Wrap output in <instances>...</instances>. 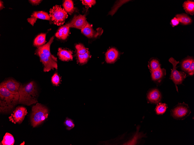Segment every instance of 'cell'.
<instances>
[{"mask_svg":"<svg viewBox=\"0 0 194 145\" xmlns=\"http://www.w3.org/2000/svg\"><path fill=\"white\" fill-rule=\"evenodd\" d=\"M81 32L88 38L96 37L100 34L98 32L94 31L88 22L85 27L81 30Z\"/></svg>","mask_w":194,"mask_h":145,"instance_id":"2e32d148","label":"cell"},{"mask_svg":"<svg viewBox=\"0 0 194 145\" xmlns=\"http://www.w3.org/2000/svg\"><path fill=\"white\" fill-rule=\"evenodd\" d=\"M179 22V20L176 17L174 18L171 21V24L173 27L177 25Z\"/></svg>","mask_w":194,"mask_h":145,"instance_id":"1f68e13d","label":"cell"},{"mask_svg":"<svg viewBox=\"0 0 194 145\" xmlns=\"http://www.w3.org/2000/svg\"><path fill=\"white\" fill-rule=\"evenodd\" d=\"M29 1L32 5H36L39 4L42 1L39 0H29Z\"/></svg>","mask_w":194,"mask_h":145,"instance_id":"d6a6232c","label":"cell"},{"mask_svg":"<svg viewBox=\"0 0 194 145\" xmlns=\"http://www.w3.org/2000/svg\"><path fill=\"white\" fill-rule=\"evenodd\" d=\"M46 35L45 33H41L38 35L34 40V46L38 47L44 45L46 42Z\"/></svg>","mask_w":194,"mask_h":145,"instance_id":"e0dca14e","label":"cell"},{"mask_svg":"<svg viewBox=\"0 0 194 145\" xmlns=\"http://www.w3.org/2000/svg\"><path fill=\"white\" fill-rule=\"evenodd\" d=\"M81 1L83 5H85L88 8L91 7L92 5H94L96 3V1L94 0H82Z\"/></svg>","mask_w":194,"mask_h":145,"instance_id":"f546056e","label":"cell"},{"mask_svg":"<svg viewBox=\"0 0 194 145\" xmlns=\"http://www.w3.org/2000/svg\"><path fill=\"white\" fill-rule=\"evenodd\" d=\"M152 78L153 81L160 82L166 75V70L161 68L151 72Z\"/></svg>","mask_w":194,"mask_h":145,"instance_id":"9a60e30c","label":"cell"},{"mask_svg":"<svg viewBox=\"0 0 194 145\" xmlns=\"http://www.w3.org/2000/svg\"><path fill=\"white\" fill-rule=\"evenodd\" d=\"M90 56L89 52L88 50L85 54H78V61L81 64L86 63Z\"/></svg>","mask_w":194,"mask_h":145,"instance_id":"d4e9b609","label":"cell"},{"mask_svg":"<svg viewBox=\"0 0 194 145\" xmlns=\"http://www.w3.org/2000/svg\"><path fill=\"white\" fill-rule=\"evenodd\" d=\"M187 72L190 75H193L194 73V61L192 62Z\"/></svg>","mask_w":194,"mask_h":145,"instance_id":"4dcf8cb0","label":"cell"},{"mask_svg":"<svg viewBox=\"0 0 194 145\" xmlns=\"http://www.w3.org/2000/svg\"><path fill=\"white\" fill-rule=\"evenodd\" d=\"M149 68L151 72L160 68V65L159 61L156 59H152L149 63Z\"/></svg>","mask_w":194,"mask_h":145,"instance_id":"7402d4cb","label":"cell"},{"mask_svg":"<svg viewBox=\"0 0 194 145\" xmlns=\"http://www.w3.org/2000/svg\"><path fill=\"white\" fill-rule=\"evenodd\" d=\"M171 115L177 120H183L188 117L191 113L188 104L183 102L179 103L170 111Z\"/></svg>","mask_w":194,"mask_h":145,"instance_id":"8992f818","label":"cell"},{"mask_svg":"<svg viewBox=\"0 0 194 145\" xmlns=\"http://www.w3.org/2000/svg\"><path fill=\"white\" fill-rule=\"evenodd\" d=\"M169 61L173 65V69H171V71L170 78L175 83L177 90L178 91L177 85L182 83L186 77V75L184 72L179 71L177 70L176 66L179 63V61H177L173 57L170 58Z\"/></svg>","mask_w":194,"mask_h":145,"instance_id":"52a82bcc","label":"cell"},{"mask_svg":"<svg viewBox=\"0 0 194 145\" xmlns=\"http://www.w3.org/2000/svg\"><path fill=\"white\" fill-rule=\"evenodd\" d=\"M64 124L67 127V129L70 130L73 128L75 126L73 121L70 119L67 118L65 120Z\"/></svg>","mask_w":194,"mask_h":145,"instance_id":"4316f807","label":"cell"},{"mask_svg":"<svg viewBox=\"0 0 194 145\" xmlns=\"http://www.w3.org/2000/svg\"><path fill=\"white\" fill-rule=\"evenodd\" d=\"M119 55L118 51L114 48H112L108 50L105 53V60L107 63L114 62Z\"/></svg>","mask_w":194,"mask_h":145,"instance_id":"4fadbf2b","label":"cell"},{"mask_svg":"<svg viewBox=\"0 0 194 145\" xmlns=\"http://www.w3.org/2000/svg\"><path fill=\"white\" fill-rule=\"evenodd\" d=\"M49 15L54 24L58 26L63 25L68 16L64 9L58 5H55L50 9Z\"/></svg>","mask_w":194,"mask_h":145,"instance_id":"5b68a950","label":"cell"},{"mask_svg":"<svg viewBox=\"0 0 194 145\" xmlns=\"http://www.w3.org/2000/svg\"><path fill=\"white\" fill-rule=\"evenodd\" d=\"M54 37L51 38L46 44L38 47L35 51L36 54L40 58L41 62L44 65L43 71L48 72L51 69H58L57 58L52 55L50 52V46L53 41Z\"/></svg>","mask_w":194,"mask_h":145,"instance_id":"6da1fadb","label":"cell"},{"mask_svg":"<svg viewBox=\"0 0 194 145\" xmlns=\"http://www.w3.org/2000/svg\"><path fill=\"white\" fill-rule=\"evenodd\" d=\"M147 98L150 102L157 104L160 101L161 98V93L158 89H154L148 92Z\"/></svg>","mask_w":194,"mask_h":145,"instance_id":"7c38bea8","label":"cell"},{"mask_svg":"<svg viewBox=\"0 0 194 145\" xmlns=\"http://www.w3.org/2000/svg\"><path fill=\"white\" fill-rule=\"evenodd\" d=\"M88 22L85 15H75L71 21L66 25L70 27H73L80 30L84 28Z\"/></svg>","mask_w":194,"mask_h":145,"instance_id":"9c48e42d","label":"cell"},{"mask_svg":"<svg viewBox=\"0 0 194 145\" xmlns=\"http://www.w3.org/2000/svg\"><path fill=\"white\" fill-rule=\"evenodd\" d=\"M183 6L186 12L191 15L194 14V2L193 1L187 0L185 1Z\"/></svg>","mask_w":194,"mask_h":145,"instance_id":"ac0fdd59","label":"cell"},{"mask_svg":"<svg viewBox=\"0 0 194 145\" xmlns=\"http://www.w3.org/2000/svg\"><path fill=\"white\" fill-rule=\"evenodd\" d=\"M58 55L59 59L62 61H67L73 60L72 52L70 50L59 48Z\"/></svg>","mask_w":194,"mask_h":145,"instance_id":"5bb4252c","label":"cell"},{"mask_svg":"<svg viewBox=\"0 0 194 145\" xmlns=\"http://www.w3.org/2000/svg\"><path fill=\"white\" fill-rule=\"evenodd\" d=\"M19 92H12L0 85V111L3 113L10 112L18 103Z\"/></svg>","mask_w":194,"mask_h":145,"instance_id":"3957f363","label":"cell"},{"mask_svg":"<svg viewBox=\"0 0 194 145\" xmlns=\"http://www.w3.org/2000/svg\"><path fill=\"white\" fill-rule=\"evenodd\" d=\"M51 82L52 84L55 86H58L60 82V78L57 73H55L52 76L51 78Z\"/></svg>","mask_w":194,"mask_h":145,"instance_id":"83f0119b","label":"cell"},{"mask_svg":"<svg viewBox=\"0 0 194 145\" xmlns=\"http://www.w3.org/2000/svg\"><path fill=\"white\" fill-rule=\"evenodd\" d=\"M167 108L166 104L159 103L155 108L156 112L158 115L162 114L165 112Z\"/></svg>","mask_w":194,"mask_h":145,"instance_id":"cb8c5ba5","label":"cell"},{"mask_svg":"<svg viewBox=\"0 0 194 145\" xmlns=\"http://www.w3.org/2000/svg\"><path fill=\"white\" fill-rule=\"evenodd\" d=\"M64 9L67 13L69 14H72L74 11V8L73 2L72 0H65L63 4Z\"/></svg>","mask_w":194,"mask_h":145,"instance_id":"d6986e66","label":"cell"},{"mask_svg":"<svg viewBox=\"0 0 194 145\" xmlns=\"http://www.w3.org/2000/svg\"><path fill=\"white\" fill-rule=\"evenodd\" d=\"M1 142L3 145H13L15 142L14 137L11 134L6 133Z\"/></svg>","mask_w":194,"mask_h":145,"instance_id":"ffe728a7","label":"cell"},{"mask_svg":"<svg viewBox=\"0 0 194 145\" xmlns=\"http://www.w3.org/2000/svg\"><path fill=\"white\" fill-rule=\"evenodd\" d=\"M27 113V109L25 107H17L9 117V121L15 124H21Z\"/></svg>","mask_w":194,"mask_h":145,"instance_id":"ba28073f","label":"cell"},{"mask_svg":"<svg viewBox=\"0 0 194 145\" xmlns=\"http://www.w3.org/2000/svg\"><path fill=\"white\" fill-rule=\"evenodd\" d=\"M37 19L48 20H51L49 15L47 12L40 11L34 12L31 17L28 18L27 20L28 23L33 26Z\"/></svg>","mask_w":194,"mask_h":145,"instance_id":"30bf717a","label":"cell"},{"mask_svg":"<svg viewBox=\"0 0 194 145\" xmlns=\"http://www.w3.org/2000/svg\"><path fill=\"white\" fill-rule=\"evenodd\" d=\"M62 26V33L63 34L62 40H65L67 38L68 36L69 27L66 24Z\"/></svg>","mask_w":194,"mask_h":145,"instance_id":"f1b7e54d","label":"cell"},{"mask_svg":"<svg viewBox=\"0 0 194 145\" xmlns=\"http://www.w3.org/2000/svg\"><path fill=\"white\" fill-rule=\"evenodd\" d=\"M10 91L14 93L19 92L20 84L15 80L12 79L6 80L1 84Z\"/></svg>","mask_w":194,"mask_h":145,"instance_id":"8fae6325","label":"cell"},{"mask_svg":"<svg viewBox=\"0 0 194 145\" xmlns=\"http://www.w3.org/2000/svg\"><path fill=\"white\" fill-rule=\"evenodd\" d=\"M48 110L42 104L37 103L32 108L30 118L32 126L35 127L41 124L47 118Z\"/></svg>","mask_w":194,"mask_h":145,"instance_id":"277c9868","label":"cell"},{"mask_svg":"<svg viewBox=\"0 0 194 145\" xmlns=\"http://www.w3.org/2000/svg\"><path fill=\"white\" fill-rule=\"evenodd\" d=\"M176 17L179 22L184 25L188 24L192 22L191 18L185 14H177L176 15Z\"/></svg>","mask_w":194,"mask_h":145,"instance_id":"44dd1931","label":"cell"},{"mask_svg":"<svg viewBox=\"0 0 194 145\" xmlns=\"http://www.w3.org/2000/svg\"><path fill=\"white\" fill-rule=\"evenodd\" d=\"M78 54H83L85 53L88 50L85 47L81 44H77L76 45Z\"/></svg>","mask_w":194,"mask_h":145,"instance_id":"484cf974","label":"cell"},{"mask_svg":"<svg viewBox=\"0 0 194 145\" xmlns=\"http://www.w3.org/2000/svg\"><path fill=\"white\" fill-rule=\"evenodd\" d=\"M19 93L18 104L29 106L37 102V91L34 81L26 85L20 84Z\"/></svg>","mask_w":194,"mask_h":145,"instance_id":"7a4b0ae2","label":"cell"},{"mask_svg":"<svg viewBox=\"0 0 194 145\" xmlns=\"http://www.w3.org/2000/svg\"><path fill=\"white\" fill-rule=\"evenodd\" d=\"M3 8H4V7L3 6V2H2V1L0 0V10L2 9Z\"/></svg>","mask_w":194,"mask_h":145,"instance_id":"836d02e7","label":"cell"},{"mask_svg":"<svg viewBox=\"0 0 194 145\" xmlns=\"http://www.w3.org/2000/svg\"><path fill=\"white\" fill-rule=\"evenodd\" d=\"M194 59L191 58H188L184 59L182 62L181 68L184 71L187 72L190 65Z\"/></svg>","mask_w":194,"mask_h":145,"instance_id":"603a6c76","label":"cell"}]
</instances>
